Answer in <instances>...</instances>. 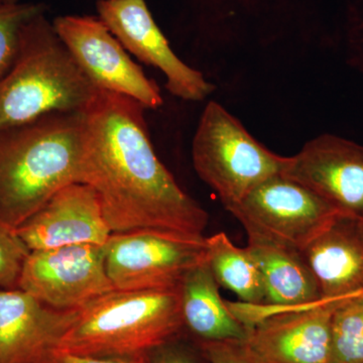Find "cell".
Here are the masks:
<instances>
[{
  "label": "cell",
  "mask_w": 363,
  "mask_h": 363,
  "mask_svg": "<svg viewBox=\"0 0 363 363\" xmlns=\"http://www.w3.org/2000/svg\"><path fill=\"white\" fill-rule=\"evenodd\" d=\"M281 175L302 184L343 214L363 219V147L331 135L286 157Z\"/></svg>",
  "instance_id": "12"
},
{
  "label": "cell",
  "mask_w": 363,
  "mask_h": 363,
  "mask_svg": "<svg viewBox=\"0 0 363 363\" xmlns=\"http://www.w3.org/2000/svg\"><path fill=\"white\" fill-rule=\"evenodd\" d=\"M180 286L113 290L78 310L55 352L85 357L147 355L184 330Z\"/></svg>",
  "instance_id": "4"
},
{
  "label": "cell",
  "mask_w": 363,
  "mask_h": 363,
  "mask_svg": "<svg viewBox=\"0 0 363 363\" xmlns=\"http://www.w3.org/2000/svg\"><path fill=\"white\" fill-rule=\"evenodd\" d=\"M353 298H363V292L360 293L359 295L355 296V297Z\"/></svg>",
  "instance_id": "26"
},
{
  "label": "cell",
  "mask_w": 363,
  "mask_h": 363,
  "mask_svg": "<svg viewBox=\"0 0 363 363\" xmlns=\"http://www.w3.org/2000/svg\"><path fill=\"white\" fill-rule=\"evenodd\" d=\"M229 212L247 233L301 252L341 213L316 193L281 174L262 182Z\"/></svg>",
  "instance_id": "7"
},
{
  "label": "cell",
  "mask_w": 363,
  "mask_h": 363,
  "mask_svg": "<svg viewBox=\"0 0 363 363\" xmlns=\"http://www.w3.org/2000/svg\"><path fill=\"white\" fill-rule=\"evenodd\" d=\"M174 341L150 351L147 363H196L187 352L174 345Z\"/></svg>",
  "instance_id": "24"
},
{
  "label": "cell",
  "mask_w": 363,
  "mask_h": 363,
  "mask_svg": "<svg viewBox=\"0 0 363 363\" xmlns=\"http://www.w3.org/2000/svg\"><path fill=\"white\" fill-rule=\"evenodd\" d=\"M28 253L30 250L14 230L0 224V289H18Z\"/></svg>",
  "instance_id": "21"
},
{
  "label": "cell",
  "mask_w": 363,
  "mask_h": 363,
  "mask_svg": "<svg viewBox=\"0 0 363 363\" xmlns=\"http://www.w3.org/2000/svg\"><path fill=\"white\" fill-rule=\"evenodd\" d=\"M330 363H363V298L338 303L332 317Z\"/></svg>",
  "instance_id": "19"
},
{
  "label": "cell",
  "mask_w": 363,
  "mask_h": 363,
  "mask_svg": "<svg viewBox=\"0 0 363 363\" xmlns=\"http://www.w3.org/2000/svg\"><path fill=\"white\" fill-rule=\"evenodd\" d=\"M206 241L207 264L217 284L235 294L240 302L264 304V279L247 248L236 247L224 233H215Z\"/></svg>",
  "instance_id": "18"
},
{
  "label": "cell",
  "mask_w": 363,
  "mask_h": 363,
  "mask_svg": "<svg viewBox=\"0 0 363 363\" xmlns=\"http://www.w3.org/2000/svg\"><path fill=\"white\" fill-rule=\"evenodd\" d=\"M18 289L55 309H80L114 290L105 269L104 245L86 243L30 252Z\"/></svg>",
  "instance_id": "9"
},
{
  "label": "cell",
  "mask_w": 363,
  "mask_h": 363,
  "mask_svg": "<svg viewBox=\"0 0 363 363\" xmlns=\"http://www.w3.org/2000/svg\"><path fill=\"white\" fill-rule=\"evenodd\" d=\"M302 253L321 302L338 304L363 292V219L338 214Z\"/></svg>",
  "instance_id": "16"
},
{
  "label": "cell",
  "mask_w": 363,
  "mask_h": 363,
  "mask_svg": "<svg viewBox=\"0 0 363 363\" xmlns=\"http://www.w3.org/2000/svg\"><path fill=\"white\" fill-rule=\"evenodd\" d=\"M133 98L98 91L85 111L79 183L96 192L112 233L155 228L203 235L209 215L160 161Z\"/></svg>",
  "instance_id": "1"
},
{
  "label": "cell",
  "mask_w": 363,
  "mask_h": 363,
  "mask_svg": "<svg viewBox=\"0 0 363 363\" xmlns=\"http://www.w3.org/2000/svg\"><path fill=\"white\" fill-rule=\"evenodd\" d=\"M98 90L38 14L23 26L13 65L0 79V130L56 112L85 111Z\"/></svg>",
  "instance_id": "3"
},
{
  "label": "cell",
  "mask_w": 363,
  "mask_h": 363,
  "mask_svg": "<svg viewBox=\"0 0 363 363\" xmlns=\"http://www.w3.org/2000/svg\"><path fill=\"white\" fill-rule=\"evenodd\" d=\"M18 1H20V0H0V4H16V2Z\"/></svg>",
  "instance_id": "25"
},
{
  "label": "cell",
  "mask_w": 363,
  "mask_h": 363,
  "mask_svg": "<svg viewBox=\"0 0 363 363\" xmlns=\"http://www.w3.org/2000/svg\"><path fill=\"white\" fill-rule=\"evenodd\" d=\"M192 159L199 178L213 189L228 211L262 182L281 174L286 162L214 101L207 104L200 118Z\"/></svg>",
  "instance_id": "5"
},
{
  "label": "cell",
  "mask_w": 363,
  "mask_h": 363,
  "mask_svg": "<svg viewBox=\"0 0 363 363\" xmlns=\"http://www.w3.org/2000/svg\"><path fill=\"white\" fill-rule=\"evenodd\" d=\"M336 307L318 301L262 313L245 342L259 363H330L332 317Z\"/></svg>",
  "instance_id": "11"
},
{
  "label": "cell",
  "mask_w": 363,
  "mask_h": 363,
  "mask_svg": "<svg viewBox=\"0 0 363 363\" xmlns=\"http://www.w3.org/2000/svg\"><path fill=\"white\" fill-rule=\"evenodd\" d=\"M52 26L98 90L133 98L145 108L162 106L159 86L145 76L99 18L59 16Z\"/></svg>",
  "instance_id": "8"
},
{
  "label": "cell",
  "mask_w": 363,
  "mask_h": 363,
  "mask_svg": "<svg viewBox=\"0 0 363 363\" xmlns=\"http://www.w3.org/2000/svg\"><path fill=\"white\" fill-rule=\"evenodd\" d=\"M42 4H0V79L13 65L20 50L21 30L28 21L44 13Z\"/></svg>",
  "instance_id": "20"
},
{
  "label": "cell",
  "mask_w": 363,
  "mask_h": 363,
  "mask_svg": "<svg viewBox=\"0 0 363 363\" xmlns=\"http://www.w3.org/2000/svg\"><path fill=\"white\" fill-rule=\"evenodd\" d=\"M200 348L209 363H259L245 340L200 341Z\"/></svg>",
  "instance_id": "22"
},
{
  "label": "cell",
  "mask_w": 363,
  "mask_h": 363,
  "mask_svg": "<svg viewBox=\"0 0 363 363\" xmlns=\"http://www.w3.org/2000/svg\"><path fill=\"white\" fill-rule=\"evenodd\" d=\"M206 262L190 269L180 286L184 328L199 341L247 340L250 329L225 301Z\"/></svg>",
  "instance_id": "17"
},
{
  "label": "cell",
  "mask_w": 363,
  "mask_h": 363,
  "mask_svg": "<svg viewBox=\"0 0 363 363\" xmlns=\"http://www.w3.org/2000/svg\"><path fill=\"white\" fill-rule=\"evenodd\" d=\"M47 363H147V355L124 357H85L70 353L54 352Z\"/></svg>",
  "instance_id": "23"
},
{
  "label": "cell",
  "mask_w": 363,
  "mask_h": 363,
  "mask_svg": "<svg viewBox=\"0 0 363 363\" xmlns=\"http://www.w3.org/2000/svg\"><path fill=\"white\" fill-rule=\"evenodd\" d=\"M105 269L114 290L175 289L207 260L204 235L143 228L112 233L104 245Z\"/></svg>",
  "instance_id": "6"
},
{
  "label": "cell",
  "mask_w": 363,
  "mask_h": 363,
  "mask_svg": "<svg viewBox=\"0 0 363 363\" xmlns=\"http://www.w3.org/2000/svg\"><path fill=\"white\" fill-rule=\"evenodd\" d=\"M247 248L262 272L266 300L260 305L227 302L241 323L250 328L262 313L321 301L316 279L301 250L253 233H247Z\"/></svg>",
  "instance_id": "15"
},
{
  "label": "cell",
  "mask_w": 363,
  "mask_h": 363,
  "mask_svg": "<svg viewBox=\"0 0 363 363\" xmlns=\"http://www.w3.org/2000/svg\"><path fill=\"white\" fill-rule=\"evenodd\" d=\"M85 138V111L0 130V224L16 230L61 189L79 183Z\"/></svg>",
  "instance_id": "2"
},
{
  "label": "cell",
  "mask_w": 363,
  "mask_h": 363,
  "mask_svg": "<svg viewBox=\"0 0 363 363\" xmlns=\"http://www.w3.org/2000/svg\"><path fill=\"white\" fill-rule=\"evenodd\" d=\"M96 6L98 18L126 51L164 73L166 88L174 96L200 101L214 90L201 72L173 52L145 0H99Z\"/></svg>",
  "instance_id": "10"
},
{
  "label": "cell",
  "mask_w": 363,
  "mask_h": 363,
  "mask_svg": "<svg viewBox=\"0 0 363 363\" xmlns=\"http://www.w3.org/2000/svg\"><path fill=\"white\" fill-rule=\"evenodd\" d=\"M20 289H0V363H47L78 317Z\"/></svg>",
  "instance_id": "14"
},
{
  "label": "cell",
  "mask_w": 363,
  "mask_h": 363,
  "mask_svg": "<svg viewBox=\"0 0 363 363\" xmlns=\"http://www.w3.org/2000/svg\"><path fill=\"white\" fill-rule=\"evenodd\" d=\"M14 233L33 252L86 243L104 245L112 231L93 188L72 183Z\"/></svg>",
  "instance_id": "13"
}]
</instances>
